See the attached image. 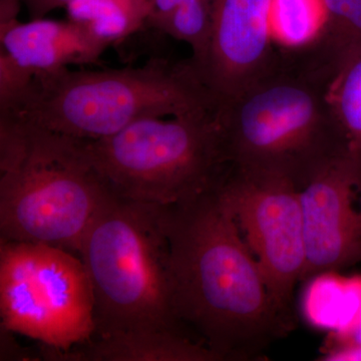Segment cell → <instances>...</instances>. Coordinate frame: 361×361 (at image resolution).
Here are the masks:
<instances>
[{
	"label": "cell",
	"mask_w": 361,
	"mask_h": 361,
	"mask_svg": "<svg viewBox=\"0 0 361 361\" xmlns=\"http://www.w3.org/2000/svg\"><path fill=\"white\" fill-rule=\"evenodd\" d=\"M324 18V0H271L273 39L284 49L310 44L322 30Z\"/></svg>",
	"instance_id": "cell-16"
},
{
	"label": "cell",
	"mask_w": 361,
	"mask_h": 361,
	"mask_svg": "<svg viewBox=\"0 0 361 361\" xmlns=\"http://www.w3.org/2000/svg\"><path fill=\"white\" fill-rule=\"evenodd\" d=\"M217 193L238 224L275 300L296 317L294 291L306 267L300 191L286 180L245 174L231 165Z\"/></svg>",
	"instance_id": "cell-8"
},
{
	"label": "cell",
	"mask_w": 361,
	"mask_h": 361,
	"mask_svg": "<svg viewBox=\"0 0 361 361\" xmlns=\"http://www.w3.org/2000/svg\"><path fill=\"white\" fill-rule=\"evenodd\" d=\"M271 0H211L208 49L193 66L217 104L241 94L274 63Z\"/></svg>",
	"instance_id": "cell-10"
},
{
	"label": "cell",
	"mask_w": 361,
	"mask_h": 361,
	"mask_svg": "<svg viewBox=\"0 0 361 361\" xmlns=\"http://www.w3.org/2000/svg\"><path fill=\"white\" fill-rule=\"evenodd\" d=\"M306 267L302 281L361 262V154L337 157L300 191Z\"/></svg>",
	"instance_id": "cell-9"
},
{
	"label": "cell",
	"mask_w": 361,
	"mask_h": 361,
	"mask_svg": "<svg viewBox=\"0 0 361 361\" xmlns=\"http://www.w3.org/2000/svg\"><path fill=\"white\" fill-rule=\"evenodd\" d=\"M176 319L220 360H255L296 325L217 193L168 207Z\"/></svg>",
	"instance_id": "cell-1"
},
{
	"label": "cell",
	"mask_w": 361,
	"mask_h": 361,
	"mask_svg": "<svg viewBox=\"0 0 361 361\" xmlns=\"http://www.w3.org/2000/svg\"><path fill=\"white\" fill-rule=\"evenodd\" d=\"M87 146L111 194L164 207L214 191L231 166L219 106L139 121Z\"/></svg>",
	"instance_id": "cell-6"
},
{
	"label": "cell",
	"mask_w": 361,
	"mask_h": 361,
	"mask_svg": "<svg viewBox=\"0 0 361 361\" xmlns=\"http://www.w3.org/2000/svg\"><path fill=\"white\" fill-rule=\"evenodd\" d=\"M1 49L32 73L97 65L108 45L71 20H16L0 26Z\"/></svg>",
	"instance_id": "cell-11"
},
{
	"label": "cell",
	"mask_w": 361,
	"mask_h": 361,
	"mask_svg": "<svg viewBox=\"0 0 361 361\" xmlns=\"http://www.w3.org/2000/svg\"><path fill=\"white\" fill-rule=\"evenodd\" d=\"M327 90L329 82L294 49L278 51L264 75L219 106L232 167L301 191L337 157L353 151Z\"/></svg>",
	"instance_id": "cell-2"
},
{
	"label": "cell",
	"mask_w": 361,
	"mask_h": 361,
	"mask_svg": "<svg viewBox=\"0 0 361 361\" xmlns=\"http://www.w3.org/2000/svg\"><path fill=\"white\" fill-rule=\"evenodd\" d=\"M161 32L182 42L192 49V65L201 63L208 49L211 35V2L185 0L173 13L152 21Z\"/></svg>",
	"instance_id": "cell-17"
},
{
	"label": "cell",
	"mask_w": 361,
	"mask_h": 361,
	"mask_svg": "<svg viewBox=\"0 0 361 361\" xmlns=\"http://www.w3.org/2000/svg\"><path fill=\"white\" fill-rule=\"evenodd\" d=\"M357 345H361V313L360 318L356 320L355 324L353 325L351 329L343 332H337L330 337L323 351Z\"/></svg>",
	"instance_id": "cell-19"
},
{
	"label": "cell",
	"mask_w": 361,
	"mask_h": 361,
	"mask_svg": "<svg viewBox=\"0 0 361 361\" xmlns=\"http://www.w3.org/2000/svg\"><path fill=\"white\" fill-rule=\"evenodd\" d=\"M66 8L68 20L110 47L148 21L151 0H71Z\"/></svg>",
	"instance_id": "cell-14"
},
{
	"label": "cell",
	"mask_w": 361,
	"mask_h": 361,
	"mask_svg": "<svg viewBox=\"0 0 361 361\" xmlns=\"http://www.w3.org/2000/svg\"><path fill=\"white\" fill-rule=\"evenodd\" d=\"M219 106L190 59H153L137 68L35 73L16 103L0 111L78 139L96 141L152 118Z\"/></svg>",
	"instance_id": "cell-4"
},
{
	"label": "cell",
	"mask_w": 361,
	"mask_h": 361,
	"mask_svg": "<svg viewBox=\"0 0 361 361\" xmlns=\"http://www.w3.org/2000/svg\"><path fill=\"white\" fill-rule=\"evenodd\" d=\"M111 195L85 140L0 114L1 241L78 254Z\"/></svg>",
	"instance_id": "cell-3"
},
{
	"label": "cell",
	"mask_w": 361,
	"mask_h": 361,
	"mask_svg": "<svg viewBox=\"0 0 361 361\" xmlns=\"http://www.w3.org/2000/svg\"><path fill=\"white\" fill-rule=\"evenodd\" d=\"M329 102L351 149L361 154V49L339 66L329 85Z\"/></svg>",
	"instance_id": "cell-15"
},
{
	"label": "cell",
	"mask_w": 361,
	"mask_h": 361,
	"mask_svg": "<svg viewBox=\"0 0 361 361\" xmlns=\"http://www.w3.org/2000/svg\"><path fill=\"white\" fill-rule=\"evenodd\" d=\"M0 312L1 329L40 342L49 356L89 341L94 296L82 259L47 244L1 241Z\"/></svg>",
	"instance_id": "cell-7"
},
{
	"label": "cell",
	"mask_w": 361,
	"mask_h": 361,
	"mask_svg": "<svg viewBox=\"0 0 361 361\" xmlns=\"http://www.w3.org/2000/svg\"><path fill=\"white\" fill-rule=\"evenodd\" d=\"M205 1L211 2V0H205Z\"/></svg>",
	"instance_id": "cell-23"
},
{
	"label": "cell",
	"mask_w": 361,
	"mask_h": 361,
	"mask_svg": "<svg viewBox=\"0 0 361 361\" xmlns=\"http://www.w3.org/2000/svg\"><path fill=\"white\" fill-rule=\"evenodd\" d=\"M324 6L317 37L296 49L329 85L343 61L361 49V0H324Z\"/></svg>",
	"instance_id": "cell-13"
},
{
	"label": "cell",
	"mask_w": 361,
	"mask_h": 361,
	"mask_svg": "<svg viewBox=\"0 0 361 361\" xmlns=\"http://www.w3.org/2000/svg\"><path fill=\"white\" fill-rule=\"evenodd\" d=\"M319 360L324 361H361V345L331 349L323 351Z\"/></svg>",
	"instance_id": "cell-20"
},
{
	"label": "cell",
	"mask_w": 361,
	"mask_h": 361,
	"mask_svg": "<svg viewBox=\"0 0 361 361\" xmlns=\"http://www.w3.org/2000/svg\"><path fill=\"white\" fill-rule=\"evenodd\" d=\"M35 73L20 66L6 51H0V111L13 106L27 89Z\"/></svg>",
	"instance_id": "cell-18"
},
{
	"label": "cell",
	"mask_w": 361,
	"mask_h": 361,
	"mask_svg": "<svg viewBox=\"0 0 361 361\" xmlns=\"http://www.w3.org/2000/svg\"><path fill=\"white\" fill-rule=\"evenodd\" d=\"M66 360L97 361H221L186 332L137 329L92 336L71 349Z\"/></svg>",
	"instance_id": "cell-12"
},
{
	"label": "cell",
	"mask_w": 361,
	"mask_h": 361,
	"mask_svg": "<svg viewBox=\"0 0 361 361\" xmlns=\"http://www.w3.org/2000/svg\"><path fill=\"white\" fill-rule=\"evenodd\" d=\"M167 209L111 194L90 224L78 255L94 290L92 336L137 329L186 332L173 307Z\"/></svg>",
	"instance_id": "cell-5"
},
{
	"label": "cell",
	"mask_w": 361,
	"mask_h": 361,
	"mask_svg": "<svg viewBox=\"0 0 361 361\" xmlns=\"http://www.w3.org/2000/svg\"><path fill=\"white\" fill-rule=\"evenodd\" d=\"M184 1L185 0H151V13L147 23L165 18Z\"/></svg>",
	"instance_id": "cell-21"
},
{
	"label": "cell",
	"mask_w": 361,
	"mask_h": 361,
	"mask_svg": "<svg viewBox=\"0 0 361 361\" xmlns=\"http://www.w3.org/2000/svg\"><path fill=\"white\" fill-rule=\"evenodd\" d=\"M20 0H1L0 4V26L18 20Z\"/></svg>",
	"instance_id": "cell-22"
}]
</instances>
